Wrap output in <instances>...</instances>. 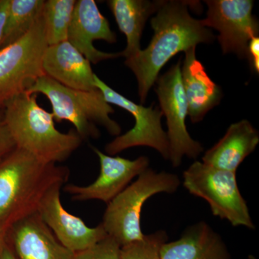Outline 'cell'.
Instances as JSON below:
<instances>
[{"instance_id":"1","label":"cell","mask_w":259,"mask_h":259,"mask_svg":"<svg viewBox=\"0 0 259 259\" xmlns=\"http://www.w3.org/2000/svg\"><path fill=\"white\" fill-rule=\"evenodd\" d=\"M195 3L162 1L151 20L154 34L149 45L136 55L125 59L126 66L137 79L141 104L146 102L162 68L172 57L199 44H210L215 38L202 20L192 18L189 13V6Z\"/></svg>"},{"instance_id":"2","label":"cell","mask_w":259,"mask_h":259,"mask_svg":"<svg viewBox=\"0 0 259 259\" xmlns=\"http://www.w3.org/2000/svg\"><path fill=\"white\" fill-rule=\"evenodd\" d=\"M68 167L47 163L15 148L0 161V233L37 212L45 196L69 180Z\"/></svg>"},{"instance_id":"3","label":"cell","mask_w":259,"mask_h":259,"mask_svg":"<svg viewBox=\"0 0 259 259\" xmlns=\"http://www.w3.org/2000/svg\"><path fill=\"white\" fill-rule=\"evenodd\" d=\"M37 98L36 94L24 93L5 103V120L15 146L47 163L65 161L83 140L75 130L64 134L56 128L53 114Z\"/></svg>"},{"instance_id":"4","label":"cell","mask_w":259,"mask_h":259,"mask_svg":"<svg viewBox=\"0 0 259 259\" xmlns=\"http://www.w3.org/2000/svg\"><path fill=\"white\" fill-rule=\"evenodd\" d=\"M27 93L45 95L52 106L54 120L69 121L83 141L100 137L97 125L102 126L112 136L120 135V125L110 116L115 110L99 89L93 91L73 90L44 75Z\"/></svg>"},{"instance_id":"5","label":"cell","mask_w":259,"mask_h":259,"mask_svg":"<svg viewBox=\"0 0 259 259\" xmlns=\"http://www.w3.org/2000/svg\"><path fill=\"white\" fill-rule=\"evenodd\" d=\"M180 185V178L175 174L145 170L107 204L102 222L107 236L120 247L142 240L145 235L141 216L145 202L155 194L175 193Z\"/></svg>"},{"instance_id":"6","label":"cell","mask_w":259,"mask_h":259,"mask_svg":"<svg viewBox=\"0 0 259 259\" xmlns=\"http://www.w3.org/2000/svg\"><path fill=\"white\" fill-rule=\"evenodd\" d=\"M183 185L192 195L208 202L213 215L234 227L254 230L246 201L238 188L236 172L196 161L183 174Z\"/></svg>"},{"instance_id":"7","label":"cell","mask_w":259,"mask_h":259,"mask_svg":"<svg viewBox=\"0 0 259 259\" xmlns=\"http://www.w3.org/2000/svg\"><path fill=\"white\" fill-rule=\"evenodd\" d=\"M48 46L41 13L24 36L0 50V109L46 75L42 58Z\"/></svg>"},{"instance_id":"8","label":"cell","mask_w":259,"mask_h":259,"mask_svg":"<svg viewBox=\"0 0 259 259\" xmlns=\"http://www.w3.org/2000/svg\"><path fill=\"white\" fill-rule=\"evenodd\" d=\"M181 67L180 60L158 76L155 82L160 109L166 118L168 160L175 168L180 166L184 156L196 159L204 150L200 143L191 137L186 127L188 105L182 85Z\"/></svg>"},{"instance_id":"9","label":"cell","mask_w":259,"mask_h":259,"mask_svg":"<svg viewBox=\"0 0 259 259\" xmlns=\"http://www.w3.org/2000/svg\"><path fill=\"white\" fill-rule=\"evenodd\" d=\"M95 85L102 92L107 103L116 105L130 112L134 117L135 125L125 134L120 135L105 146V151L110 156H114L137 146H148L158 151L164 159L168 160L169 145L166 132L162 128L163 116L160 107H146L138 105L117 93L104 82L96 74Z\"/></svg>"},{"instance_id":"10","label":"cell","mask_w":259,"mask_h":259,"mask_svg":"<svg viewBox=\"0 0 259 259\" xmlns=\"http://www.w3.org/2000/svg\"><path fill=\"white\" fill-rule=\"evenodd\" d=\"M207 18L202 20L206 28L219 32L218 36L224 54L234 53L241 59L248 58V44L258 37V22L252 14L250 0H207Z\"/></svg>"},{"instance_id":"11","label":"cell","mask_w":259,"mask_h":259,"mask_svg":"<svg viewBox=\"0 0 259 259\" xmlns=\"http://www.w3.org/2000/svg\"><path fill=\"white\" fill-rule=\"evenodd\" d=\"M98 156L100 173L93 183L88 186L66 185L64 191L75 201L100 200L108 204L125 190L135 177L147 169L149 159L141 156L135 160L112 156L91 146Z\"/></svg>"},{"instance_id":"12","label":"cell","mask_w":259,"mask_h":259,"mask_svg":"<svg viewBox=\"0 0 259 259\" xmlns=\"http://www.w3.org/2000/svg\"><path fill=\"white\" fill-rule=\"evenodd\" d=\"M56 186L45 196L37 213L58 241L76 253L97 244L107 234L102 223L95 228L85 224L81 218L71 214L63 207L61 189Z\"/></svg>"},{"instance_id":"13","label":"cell","mask_w":259,"mask_h":259,"mask_svg":"<svg viewBox=\"0 0 259 259\" xmlns=\"http://www.w3.org/2000/svg\"><path fill=\"white\" fill-rule=\"evenodd\" d=\"M97 40L113 44L117 41V37L95 0H78L68 31V41L90 63L95 64L122 56L121 52L106 53L98 50L93 44Z\"/></svg>"},{"instance_id":"14","label":"cell","mask_w":259,"mask_h":259,"mask_svg":"<svg viewBox=\"0 0 259 259\" xmlns=\"http://www.w3.org/2000/svg\"><path fill=\"white\" fill-rule=\"evenodd\" d=\"M8 230L10 248L17 259H74V253L58 241L37 212L15 223Z\"/></svg>"},{"instance_id":"15","label":"cell","mask_w":259,"mask_h":259,"mask_svg":"<svg viewBox=\"0 0 259 259\" xmlns=\"http://www.w3.org/2000/svg\"><path fill=\"white\" fill-rule=\"evenodd\" d=\"M90 62L68 40L48 46L42 58L47 76L66 88L81 91L97 90Z\"/></svg>"},{"instance_id":"16","label":"cell","mask_w":259,"mask_h":259,"mask_svg":"<svg viewBox=\"0 0 259 259\" xmlns=\"http://www.w3.org/2000/svg\"><path fill=\"white\" fill-rule=\"evenodd\" d=\"M185 53V61L181 67L182 85L188 105V115L192 122L197 123L220 103L222 90L207 75L202 63L197 60L196 47Z\"/></svg>"},{"instance_id":"17","label":"cell","mask_w":259,"mask_h":259,"mask_svg":"<svg viewBox=\"0 0 259 259\" xmlns=\"http://www.w3.org/2000/svg\"><path fill=\"white\" fill-rule=\"evenodd\" d=\"M160 257L161 259H231L222 236L204 221L186 228L176 241L163 243Z\"/></svg>"},{"instance_id":"18","label":"cell","mask_w":259,"mask_h":259,"mask_svg":"<svg viewBox=\"0 0 259 259\" xmlns=\"http://www.w3.org/2000/svg\"><path fill=\"white\" fill-rule=\"evenodd\" d=\"M258 143V131L249 121H240L232 124L222 139L206 151L202 163L236 173L238 166L254 151Z\"/></svg>"},{"instance_id":"19","label":"cell","mask_w":259,"mask_h":259,"mask_svg":"<svg viewBox=\"0 0 259 259\" xmlns=\"http://www.w3.org/2000/svg\"><path fill=\"white\" fill-rule=\"evenodd\" d=\"M107 3L119 29L127 38V47L121 56L127 59L136 55L141 50V37L146 21L158 11L162 1L109 0Z\"/></svg>"},{"instance_id":"20","label":"cell","mask_w":259,"mask_h":259,"mask_svg":"<svg viewBox=\"0 0 259 259\" xmlns=\"http://www.w3.org/2000/svg\"><path fill=\"white\" fill-rule=\"evenodd\" d=\"M44 0H10L0 40V50L14 44L29 31L41 15Z\"/></svg>"},{"instance_id":"21","label":"cell","mask_w":259,"mask_h":259,"mask_svg":"<svg viewBox=\"0 0 259 259\" xmlns=\"http://www.w3.org/2000/svg\"><path fill=\"white\" fill-rule=\"evenodd\" d=\"M76 0H47L44 2L42 16L45 24L48 45L67 40Z\"/></svg>"},{"instance_id":"22","label":"cell","mask_w":259,"mask_h":259,"mask_svg":"<svg viewBox=\"0 0 259 259\" xmlns=\"http://www.w3.org/2000/svg\"><path fill=\"white\" fill-rule=\"evenodd\" d=\"M167 241L168 236L163 230L145 235L141 241L121 247L120 259H161L160 250Z\"/></svg>"},{"instance_id":"23","label":"cell","mask_w":259,"mask_h":259,"mask_svg":"<svg viewBox=\"0 0 259 259\" xmlns=\"http://www.w3.org/2000/svg\"><path fill=\"white\" fill-rule=\"evenodd\" d=\"M121 247L107 236L88 249L74 253V259H120Z\"/></svg>"},{"instance_id":"24","label":"cell","mask_w":259,"mask_h":259,"mask_svg":"<svg viewBox=\"0 0 259 259\" xmlns=\"http://www.w3.org/2000/svg\"><path fill=\"white\" fill-rule=\"evenodd\" d=\"M16 148L4 117V110L0 109V161Z\"/></svg>"},{"instance_id":"25","label":"cell","mask_w":259,"mask_h":259,"mask_svg":"<svg viewBox=\"0 0 259 259\" xmlns=\"http://www.w3.org/2000/svg\"><path fill=\"white\" fill-rule=\"evenodd\" d=\"M248 59L250 67L255 73H259V38L254 37L248 44Z\"/></svg>"},{"instance_id":"26","label":"cell","mask_w":259,"mask_h":259,"mask_svg":"<svg viewBox=\"0 0 259 259\" xmlns=\"http://www.w3.org/2000/svg\"><path fill=\"white\" fill-rule=\"evenodd\" d=\"M9 4L10 0H0V40H1L2 36H3Z\"/></svg>"},{"instance_id":"27","label":"cell","mask_w":259,"mask_h":259,"mask_svg":"<svg viewBox=\"0 0 259 259\" xmlns=\"http://www.w3.org/2000/svg\"><path fill=\"white\" fill-rule=\"evenodd\" d=\"M0 259H17L13 250L10 248L9 245H7L5 243L3 250H2Z\"/></svg>"},{"instance_id":"28","label":"cell","mask_w":259,"mask_h":259,"mask_svg":"<svg viewBox=\"0 0 259 259\" xmlns=\"http://www.w3.org/2000/svg\"><path fill=\"white\" fill-rule=\"evenodd\" d=\"M5 245V234L0 233V255H1L2 250Z\"/></svg>"}]
</instances>
